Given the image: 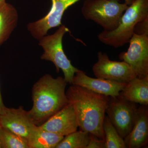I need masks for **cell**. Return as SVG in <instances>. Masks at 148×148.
Returning <instances> with one entry per match:
<instances>
[{
    "mask_svg": "<svg viewBox=\"0 0 148 148\" xmlns=\"http://www.w3.org/2000/svg\"><path fill=\"white\" fill-rule=\"evenodd\" d=\"M0 124L27 140L36 126L23 106L17 108H7L5 112L0 115Z\"/></svg>",
    "mask_w": 148,
    "mask_h": 148,
    "instance_id": "30bf717a",
    "label": "cell"
},
{
    "mask_svg": "<svg viewBox=\"0 0 148 148\" xmlns=\"http://www.w3.org/2000/svg\"><path fill=\"white\" fill-rule=\"evenodd\" d=\"M148 16V0H135L124 12L116 29L104 30L98 35V39L106 45L121 47L129 43L136 24Z\"/></svg>",
    "mask_w": 148,
    "mask_h": 148,
    "instance_id": "3957f363",
    "label": "cell"
},
{
    "mask_svg": "<svg viewBox=\"0 0 148 148\" xmlns=\"http://www.w3.org/2000/svg\"><path fill=\"white\" fill-rule=\"evenodd\" d=\"M127 84L88 76L79 70L75 74L72 84L85 88L93 92L112 98L119 96L120 92Z\"/></svg>",
    "mask_w": 148,
    "mask_h": 148,
    "instance_id": "8fae6325",
    "label": "cell"
},
{
    "mask_svg": "<svg viewBox=\"0 0 148 148\" xmlns=\"http://www.w3.org/2000/svg\"><path fill=\"white\" fill-rule=\"evenodd\" d=\"M90 140L86 148H104L105 139H100L89 134Z\"/></svg>",
    "mask_w": 148,
    "mask_h": 148,
    "instance_id": "44dd1931",
    "label": "cell"
},
{
    "mask_svg": "<svg viewBox=\"0 0 148 148\" xmlns=\"http://www.w3.org/2000/svg\"><path fill=\"white\" fill-rule=\"evenodd\" d=\"M119 96L131 103L148 106V77H135L127 83Z\"/></svg>",
    "mask_w": 148,
    "mask_h": 148,
    "instance_id": "5bb4252c",
    "label": "cell"
},
{
    "mask_svg": "<svg viewBox=\"0 0 148 148\" xmlns=\"http://www.w3.org/2000/svg\"><path fill=\"white\" fill-rule=\"evenodd\" d=\"M68 32L69 29L65 25H61L53 34L46 35L39 40V45L44 50L41 59L52 62L55 65L56 72H59L61 69L66 81L72 84L75 74L79 69L72 65L63 49L62 40L64 35Z\"/></svg>",
    "mask_w": 148,
    "mask_h": 148,
    "instance_id": "5b68a950",
    "label": "cell"
},
{
    "mask_svg": "<svg viewBox=\"0 0 148 148\" xmlns=\"http://www.w3.org/2000/svg\"><path fill=\"white\" fill-rule=\"evenodd\" d=\"M7 107H6L4 105L1 93V89H0V115L2 114L5 112Z\"/></svg>",
    "mask_w": 148,
    "mask_h": 148,
    "instance_id": "7402d4cb",
    "label": "cell"
},
{
    "mask_svg": "<svg viewBox=\"0 0 148 148\" xmlns=\"http://www.w3.org/2000/svg\"><path fill=\"white\" fill-rule=\"evenodd\" d=\"M137 108L131 103L118 96L110 97L106 113L119 134L124 139L132 130Z\"/></svg>",
    "mask_w": 148,
    "mask_h": 148,
    "instance_id": "8992f818",
    "label": "cell"
},
{
    "mask_svg": "<svg viewBox=\"0 0 148 148\" xmlns=\"http://www.w3.org/2000/svg\"><path fill=\"white\" fill-rule=\"evenodd\" d=\"M5 0H0V7L2 6L5 3Z\"/></svg>",
    "mask_w": 148,
    "mask_h": 148,
    "instance_id": "cb8c5ba5",
    "label": "cell"
},
{
    "mask_svg": "<svg viewBox=\"0 0 148 148\" xmlns=\"http://www.w3.org/2000/svg\"><path fill=\"white\" fill-rule=\"evenodd\" d=\"M18 14L13 5L6 3L0 7V47L17 26Z\"/></svg>",
    "mask_w": 148,
    "mask_h": 148,
    "instance_id": "9a60e30c",
    "label": "cell"
},
{
    "mask_svg": "<svg viewBox=\"0 0 148 148\" xmlns=\"http://www.w3.org/2000/svg\"><path fill=\"white\" fill-rule=\"evenodd\" d=\"M134 34L138 35H148V16L135 25Z\"/></svg>",
    "mask_w": 148,
    "mask_h": 148,
    "instance_id": "ffe728a7",
    "label": "cell"
},
{
    "mask_svg": "<svg viewBox=\"0 0 148 148\" xmlns=\"http://www.w3.org/2000/svg\"><path fill=\"white\" fill-rule=\"evenodd\" d=\"M64 77L45 74L35 83L32 90L33 106L28 112L36 126L43 124L69 104Z\"/></svg>",
    "mask_w": 148,
    "mask_h": 148,
    "instance_id": "7a4b0ae2",
    "label": "cell"
},
{
    "mask_svg": "<svg viewBox=\"0 0 148 148\" xmlns=\"http://www.w3.org/2000/svg\"><path fill=\"white\" fill-rule=\"evenodd\" d=\"M128 7L119 0H85L81 12L86 19L94 21L104 31H111L118 26Z\"/></svg>",
    "mask_w": 148,
    "mask_h": 148,
    "instance_id": "277c9868",
    "label": "cell"
},
{
    "mask_svg": "<svg viewBox=\"0 0 148 148\" xmlns=\"http://www.w3.org/2000/svg\"><path fill=\"white\" fill-rule=\"evenodd\" d=\"M105 135L104 148H126L123 138L119 134L108 117L105 115L103 123Z\"/></svg>",
    "mask_w": 148,
    "mask_h": 148,
    "instance_id": "e0dca14e",
    "label": "cell"
},
{
    "mask_svg": "<svg viewBox=\"0 0 148 148\" xmlns=\"http://www.w3.org/2000/svg\"><path fill=\"white\" fill-rule=\"evenodd\" d=\"M0 148H2L1 144V141H0Z\"/></svg>",
    "mask_w": 148,
    "mask_h": 148,
    "instance_id": "d4e9b609",
    "label": "cell"
},
{
    "mask_svg": "<svg viewBox=\"0 0 148 148\" xmlns=\"http://www.w3.org/2000/svg\"><path fill=\"white\" fill-rule=\"evenodd\" d=\"M148 106L137 108L131 131L124 138L126 148H140L145 146L148 139Z\"/></svg>",
    "mask_w": 148,
    "mask_h": 148,
    "instance_id": "4fadbf2b",
    "label": "cell"
},
{
    "mask_svg": "<svg viewBox=\"0 0 148 148\" xmlns=\"http://www.w3.org/2000/svg\"><path fill=\"white\" fill-rule=\"evenodd\" d=\"M129 43L128 50L120 54L119 59L130 66L136 77H148V35L134 34Z\"/></svg>",
    "mask_w": 148,
    "mask_h": 148,
    "instance_id": "ba28073f",
    "label": "cell"
},
{
    "mask_svg": "<svg viewBox=\"0 0 148 148\" xmlns=\"http://www.w3.org/2000/svg\"><path fill=\"white\" fill-rule=\"evenodd\" d=\"M39 126L64 137L76 131L78 125L73 106L69 103Z\"/></svg>",
    "mask_w": 148,
    "mask_h": 148,
    "instance_id": "7c38bea8",
    "label": "cell"
},
{
    "mask_svg": "<svg viewBox=\"0 0 148 148\" xmlns=\"http://www.w3.org/2000/svg\"><path fill=\"white\" fill-rule=\"evenodd\" d=\"M89 140L88 132L76 130L64 136L56 148H86Z\"/></svg>",
    "mask_w": 148,
    "mask_h": 148,
    "instance_id": "ac0fdd59",
    "label": "cell"
},
{
    "mask_svg": "<svg viewBox=\"0 0 148 148\" xmlns=\"http://www.w3.org/2000/svg\"><path fill=\"white\" fill-rule=\"evenodd\" d=\"M135 1V0H124L125 3L127 5H131L133 2Z\"/></svg>",
    "mask_w": 148,
    "mask_h": 148,
    "instance_id": "603a6c76",
    "label": "cell"
},
{
    "mask_svg": "<svg viewBox=\"0 0 148 148\" xmlns=\"http://www.w3.org/2000/svg\"><path fill=\"white\" fill-rule=\"evenodd\" d=\"M80 0H51V8L46 16L40 20L29 23L27 29L33 37L40 39L49 30L62 25L61 19L65 11Z\"/></svg>",
    "mask_w": 148,
    "mask_h": 148,
    "instance_id": "9c48e42d",
    "label": "cell"
},
{
    "mask_svg": "<svg viewBox=\"0 0 148 148\" xmlns=\"http://www.w3.org/2000/svg\"><path fill=\"white\" fill-rule=\"evenodd\" d=\"M98 61L92 67V71L98 78L127 84L136 77L130 66L123 61H111L106 53L98 52Z\"/></svg>",
    "mask_w": 148,
    "mask_h": 148,
    "instance_id": "52a82bcc",
    "label": "cell"
},
{
    "mask_svg": "<svg viewBox=\"0 0 148 148\" xmlns=\"http://www.w3.org/2000/svg\"><path fill=\"white\" fill-rule=\"evenodd\" d=\"M2 148H29L27 139L20 137L0 124Z\"/></svg>",
    "mask_w": 148,
    "mask_h": 148,
    "instance_id": "d6986e66",
    "label": "cell"
},
{
    "mask_svg": "<svg viewBox=\"0 0 148 148\" xmlns=\"http://www.w3.org/2000/svg\"><path fill=\"white\" fill-rule=\"evenodd\" d=\"M71 85L66 94L73 108L78 127L99 139H105L103 123L110 97Z\"/></svg>",
    "mask_w": 148,
    "mask_h": 148,
    "instance_id": "6da1fadb",
    "label": "cell"
},
{
    "mask_svg": "<svg viewBox=\"0 0 148 148\" xmlns=\"http://www.w3.org/2000/svg\"><path fill=\"white\" fill-rule=\"evenodd\" d=\"M64 138L36 126L29 134L27 141L29 148H56Z\"/></svg>",
    "mask_w": 148,
    "mask_h": 148,
    "instance_id": "2e32d148",
    "label": "cell"
}]
</instances>
